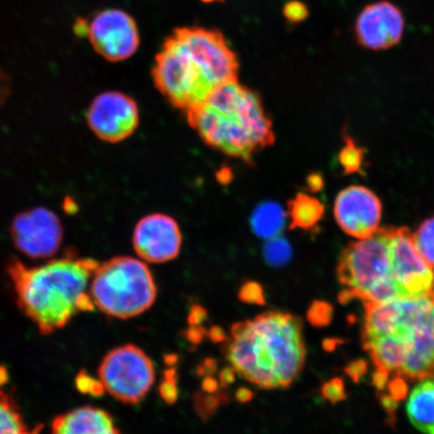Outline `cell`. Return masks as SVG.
<instances>
[{
    "instance_id": "cell-1",
    "label": "cell",
    "mask_w": 434,
    "mask_h": 434,
    "mask_svg": "<svg viewBox=\"0 0 434 434\" xmlns=\"http://www.w3.org/2000/svg\"><path fill=\"white\" fill-rule=\"evenodd\" d=\"M239 61L221 32L189 26L174 30L157 54L155 86L176 108L202 104L218 87L237 80Z\"/></svg>"
},
{
    "instance_id": "cell-2",
    "label": "cell",
    "mask_w": 434,
    "mask_h": 434,
    "mask_svg": "<svg viewBox=\"0 0 434 434\" xmlns=\"http://www.w3.org/2000/svg\"><path fill=\"white\" fill-rule=\"evenodd\" d=\"M226 357L237 375L261 389L290 387L306 362L302 320L268 311L235 323L226 340Z\"/></svg>"
},
{
    "instance_id": "cell-3",
    "label": "cell",
    "mask_w": 434,
    "mask_h": 434,
    "mask_svg": "<svg viewBox=\"0 0 434 434\" xmlns=\"http://www.w3.org/2000/svg\"><path fill=\"white\" fill-rule=\"evenodd\" d=\"M191 126L210 147L244 162L272 145L274 133L256 91L230 80L187 111Z\"/></svg>"
},
{
    "instance_id": "cell-4",
    "label": "cell",
    "mask_w": 434,
    "mask_h": 434,
    "mask_svg": "<svg viewBox=\"0 0 434 434\" xmlns=\"http://www.w3.org/2000/svg\"><path fill=\"white\" fill-rule=\"evenodd\" d=\"M99 263L91 257H78L74 252L34 268L10 259L8 272L17 305L41 335L65 328L78 313V300L86 293Z\"/></svg>"
},
{
    "instance_id": "cell-5",
    "label": "cell",
    "mask_w": 434,
    "mask_h": 434,
    "mask_svg": "<svg viewBox=\"0 0 434 434\" xmlns=\"http://www.w3.org/2000/svg\"><path fill=\"white\" fill-rule=\"evenodd\" d=\"M362 340L386 337L404 350L398 376L422 380L434 376V294L400 296L365 304Z\"/></svg>"
},
{
    "instance_id": "cell-6",
    "label": "cell",
    "mask_w": 434,
    "mask_h": 434,
    "mask_svg": "<svg viewBox=\"0 0 434 434\" xmlns=\"http://www.w3.org/2000/svg\"><path fill=\"white\" fill-rule=\"evenodd\" d=\"M392 226L378 228L372 235L349 244L338 263L340 283L346 287L340 302L361 299L365 304H379L400 298L392 278L390 237Z\"/></svg>"
},
{
    "instance_id": "cell-7",
    "label": "cell",
    "mask_w": 434,
    "mask_h": 434,
    "mask_svg": "<svg viewBox=\"0 0 434 434\" xmlns=\"http://www.w3.org/2000/svg\"><path fill=\"white\" fill-rule=\"evenodd\" d=\"M89 294L105 315L130 319L148 311L157 298L151 270L140 259L116 257L99 263L91 279Z\"/></svg>"
},
{
    "instance_id": "cell-8",
    "label": "cell",
    "mask_w": 434,
    "mask_h": 434,
    "mask_svg": "<svg viewBox=\"0 0 434 434\" xmlns=\"http://www.w3.org/2000/svg\"><path fill=\"white\" fill-rule=\"evenodd\" d=\"M98 375L111 396L129 405L145 398L156 376L152 360L132 344L111 350L102 360Z\"/></svg>"
},
{
    "instance_id": "cell-9",
    "label": "cell",
    "mask_w": 434,
    "mask_h": 434,
    "mask_svg": "<svg viewBox=\"0 0 434 434\" xmlns=\"http://www.w3.org/2000/svg\"><path fill=\"white\" fill-rule=\"evenodd\" d=\"M10 232L15 248L32 259L54 257L64 241L60 217L43 206L17 213L10 224Z\"/></svg>"
},
{
    "instance_id": "cell-10",
    "label": "cell",
    "mask_w": 434,
    "mask_h": 434,
    "mask_svg": "<svg viewBox=\"0 0 434 434\" xmlns=\"http://www.w3.org/2000/svg\"><path fill=\"white\" fill-rule=\"evenodd\" d=\"M87 38L94 51L111 63L128 60L140 45L136 21L117 8L101 10L88 19Z\"/></svg>"
},
{
    "instance_id": "cell-11",
    "label": "cell",
    "mask_w": 434,
    "mask_h": 434,
    "mask_svg": "<svg viewBox=\"0 0 434 434\" xmlns=\"http://www.w3.org/2000/svg\"><path fill=\"white\" fill-rule=\"evenodd\" d=\"M87 123L100 140L119 143L138 128V105L121 91H104L89 105Z\"/></svg>"
},
{
    "instance_id": "cell-12",
    "label": "cell",
    "mask_w": 434,
    "mask_h": 434,
    "mask_svg": "<svg viewBox=\"0 0 434 434\" xmlns=\"http://www.w3.org/2000/svg\"><path fill=\"white\" fill-rule=\"evenodd\" d=\"M392 278L402 296L434 294L433 268L422 259L406 228H392L390 237Z\"/></svg>"
},
{
    "instance_id": "cell-13",
    "label": "cell",
    "mask_w": 434,
    "mask_h": 434,
    "mask_svg": "<svg viewBox=\"0 0 434 434\" xmlns=\"http://www.w3.org/2000/svg\"><path fill=\"white\" fill-rule=\"evenodd\" d=\"M334 215L344 232L355 239H363L378 230L382 205L374 192L353 185L338 194Z\"/></svg>"
},
{
    "instance_id": "cell-14",
    "label": "cell",
    "mask_w": 434,
    "mask_h": 434,
    "mask_svg": "<svg viewBox=\"0 0 434 434\" xmlns=\"http://www.w3.org/2000/svg\"><path fill=\"white\" fill-rule=\"evenodd\" d=\"M181 243L182 235L177 222L162 213L142 218L133 235L135 252L148 263H163L176 259Z\"/></svg>"
},
{
    "instance_id": "cell-15",
    "label": "cell",
    "mask_w": 434,
    "mask_h": 434,
    "mask_svg": "<svg viewBox=\"0 0 434 434\" xmlns=\"http://www.w3.org/2000/svg\"><path fill=\"white\" fill-rule=\"evenodd\" d=\"M404 26V17L396 6L389 1L375 2L358 15L355 36L362 47L381 51L400 41Z\"/></svg>"
},
{
    "instance_id": "cell-16",
    "label": "cell",
    "mask_w": 434,
    "mask_h": 434,
    "mask_svg": "<svg viewBox=\"0 0 434 434\" xmlns=\"http://www.w3.org/2000/svg\"><path fill=\"white\" fill-rule=\"evenodd\" d=\"M52 434H122L106 410L85 406L56 416Z\"/></svg>"
},
{
    "instance_id": "cell-17",
    "label": "cell",
    "mask_w": 434,
    "mask_h": 434,
    "mask_svg": "<svg viewBox=\"0 0 434 434\" xmlns=\"http://www.w3.org/2000/svg\"><path fill=\"white\" fill-rule=\"evenodd\" d=\"M406 413L411 424L420 433L434 434V376L422 379L411 390Z\"/></svg>"
},
{
    "instance_id": "cell-18",
    "label": "cell",
    "mask_w": 434,
    "mask_h": 434,
    "mask_svg": "<svg viewBox=\"0 0 434 434\" xmlns=\"http://www.w3.org/2000/svg\"><path fill=\"white\" fill-rule=\"evenodd\" d=\"M324 210V205L317 198L305 193L296 194L287 208L290 226L292 228L311 230L322 219Z\"/></svg>"
},
{
    "instance_id": "cell-19",
    "label": "cell",
    "mask_w": 434,
    "mask_h": 434,
    "mask_svg": "<svg viewBox=\"0 0 434 434\" xmlns=\"http://www.w3.org/2000/svg\"><path fill=\"white\" fill-rule=\"evenodd\" d=\"M285 210L276 202H263L257 207L252 215V230L263 239L278 237L285 228Z\"/></svg>"
},
{
    "instance_id": "cell-20",
    "label": "cell",
    "mask_w": 434,
    "mask_h": 434,
    "mask_svg": "<svg viewBox=\"0 0 434 434\" xmlns=\"http://www.w3.org/2000/svg\"><path fill=\"white\" fill-rule=\"evenodd\" d=\"M43 424L30 426L17 401L0 387V434H41Z\"/></svg>"
},
{
    "instance_id": "cell-21",
    "label": "cell",
    "mask_w": 434,
    "mask_h": 434,
    "mask_svg": "<svg viewBox=\"0 0 434 434\" xmlns=\"http://www.w3.org/2000/svg\"><path fill=\"white\" fill-rule=\"evenodd\" d=\"M411 237L420 256L434 268V217L424 220Z\"/></svg>"
},
{
    "instance_id": "cell-22",
    "label": "cell",
    "mask_w": 434,
    "mask_h": 434,
    "mask_svg": "<svg viewBox=\"0 0 434 434\" xmlns=\"http://www.w3.org/2000/svg\"><path fill=\"white\" fill-rule=\"evenodd\" d=\"M193 406L200 420H208L218 409L220 405L230 401V395L224 391L206 393V392H196L193 395Z\"/></svg>"
},
{
    "instance_id": "cell-23",
    "label": "cell",
    "mask_w": 434,
    "mask_h": 434,
    "mask_svg": "<svg viewBox=\"0 0 434 434\" xmlns=\"http://www.w3.org/2000/svg\"><path fill=\"white\" fill-rule=\"evenodd\" d=\"M363 150L350 136L345 137V146L339 155L340 163L346 174L356 173L363 164Z\"/></svg>"
},
{
    "instance_id": "cell-24",
    "label": "cell",
    "mask_w": 434,
    "mask_h": 434,
    "mask_svg": "<svg viewBox=\"0 0 434 434\" xmlns=\"http://www.w3.org/2000/svg\"><path fill=\"white\" fill-rule=\"evenodd\" d=\"M291 246L283 239H268L265 248V257L268 263L274 265H281L287 263L291 257Z\"/></svg>"
},
{
    "instance_id": "cell-25",
    "label": "cell",
    "mask_w": 434,
    "mask_h": 434,
    "mask_svg": "<svg viewBox=\"0 0 434 434\" xmlns=\"http://www.w3.org/2000/svg\"><path fill=\"white\" fill-rule=\"evenodd\" d=\"M333 313L332 305L324 301H315L307 310V318L316 328H323L330 324Z\"/></svg>"
},
{
    "instance_id": "cell-26",
    "label": "cell",
    "mask_w": 434,
    "mask_h": 434,
    "mask_svg": "<svg viewBox=\"0 0 434 434\" xmlns=\"http://www.w3.org/2000/svg\"><path fill=\"white\" fill-rule=\"evenodd\" d=\"M76 387L82 394H88L94 397H100L106 392L100 379L94 378L85 370H80L76 377Z\"/></svg>"
},
{
    "instance_id": "cell-27",
    "label": "cell",
    "mask_w": 434,
    "mask_h": 434,
    "mask_svg": "<svg viewBox=\"0 0 434 434\" xmlns=\"http://www.w3.org/2000/svg\"><path fill=\"white\" fill-rule=\"evenodd\" d=\"M159 393L167 404H174L177 401V372L175 369L165 371L164 379L159 386Z\"/></svg>"
},
{
    "instance_id": "cell-28",
    "label": "cell",
    "mask_w": 434,
    "mask_h": 434,
    "mask_svg": "<svg viewBox=\"0 0 434 434\" xmlns=\"http://www.w3.org/2000/svg\"><path fill=\"white\" fill-rule=\"evenodd\" d=\"M239 298L241 302L248 305L263 306L265 304L263 287L256 281H248L243 283V287L239 290Z\"/></svg>"
},
{
    "instance_id": "cell-29",
    "label": "cell",
    "mask_w": 434,
    "mask_h": 434,
    "mask_svg": "<svg viewBox=\"0 0 434 434\" xmlns=\"http://www.w3.org/2000/svg\"><path fill=\"white\" fill-rule=\"evenodd\" d=\"M321 393L324 399L331 403H338L345 400L346 390L345 384L341 378H333L323 384Z\"/></svg>"
},
{
    "instance_id": "cell-30",
    "label": "cell",
    "mask_w": 434,
    "mask_h": 434,
    "mask_svg": "<svg viewBox=\"0 0 434 434\" xmlns=\"http://www.w3.org/2000/svg\"><path fill=\"white\" fill-rule=\"evenodd\" d=\"M283 14L287 21L293 23H299L305 21L307 17V8L303 2L289 1L283 8Z\"/></svg>"
},
{
    "instance_id": "cell-31",
    "label": "cell",
    "mask_w": 434,
    "mask_h": 434,
    "mask_svg": "<svg viewBox=\"0 0 434 434\" xmlns=\"http://www.w3.org/2000/svg\"><path fill=\"white\" fill-rule=\"evenodd\" d=\"M388 394H390L394 399L400 402L406 397L409 393V386L405 382V378L396 375L395 378L390 380L387 384Z\"/></svg>"
},
{
    "instance_id": "cell-32",
    "label": "cell",
    "mask_w": 434,
    "mask_h": 434,
    "mask_svg": "<svg viewBox=\"0 0 434 434\" xmlns=\"http://www.w3.org/2000/svg\"><path fill=\"white\" fill-rule=\"evenodd\" d=\"M368 365L364 360H356L351 362L345 368L346 374L355 382H358L360 378L364 376L367 372Z\"/></svg>"
},
{
    "instance_id": "cell-33",
    "label": "cell",
    "mask_w": 434,
    "mask_h": 434,
    "mask_svg": "<svg viewBox=\"0 0 434 434\" xmlns=\"http://www.w3.org/2000/svg\"><path fill=\"white\" fill-rule=\"evenodd\" d=\"M207 318V311L200 305H193L189 312L188 321L189 326H202Z\"/></svg>"
},
{
    "instance_id": "cell-34",
    "label": "cell",
    "mask_w": 434,
    "mask_h": 434,
    "mask_svg": "<svg viewBox=\"0 0 434 434\" xmlns=\"http://www.w3.org/2000/svg\"><path fill=\"white\" fill-rule=\"evenodd\" d=\"M206 335L207 331L202 326H189L185 331V338L193 345H199Z\"/></svg>"
},
{
    "instance_id": "cell-35",
    "label": "cell",
    "mask_w": 434,
    "mask_h": 434,
    "mask_svg": "<svg viewBox=\"0 0 434 434\" xmlns=\"http://www.w3.org/2000/svg\"><path fill=\"white\" fill-rule=\"evenodd\" d=\"M10 75L3 69H0V106L6 102L10 94Z\"/></svg>"
},
{
    "instance_id": "cell-36",
    "label": "cell",
    "mask_w": 434,
    "mask_h": 434,
    "mask_svg": "<svg viewBox=\"0 0 434 434\" xmlns=\"http://www.w3.org/2000/svg\"><path fill=\"white\" fill-rule=\"evenodd\" d=\"M380 402L383 409L387 412L390 420H393L394 417H395V412L397 406H398L399 401L394 399L390 394L384 393L382 395H380Z\"/></svg>"
},
{
    "instance_id": "cell-37",
    "label": "cell",
    "mask_w": 434,
    "mask_h": 434,
    "mask_svg": "<svg viewBox=\"0 0 434 434\" xmlns=\"http://www.w3.org/2000/svg\"><path fill=\"white\" fill-rule=\"evenodd\" d=\"M389 375L390 373L387 372V371L376 368V371H375L374 375H373V384H374L376 389H378L379 391H382V390L387 387L388 381H389Z\"/></svg>"
},
{
    "instance_id": "cell-38",
    "label": "cell",
    "mask_w": 434,
    "mask_h": 434,
    "mask_svg": "<svg viewBox=\"0 0 434 434\" xmlns=\"http://www.w3.org/2000/svg\"><path fill=\"white\" fill-rule=\"evenodd\" d=\"M217 364L215 360L206 359L204 362L200 363V365L197 367V373L199 376L206 377L211 376L217 372Z\"/></svg>"
},
{
    "instance_id": "cell-39",
    "label": "cell",
    "mask_w": 434,
    "mask_h": 434,
    "mask_svg": "<svg viewBox=\"0 0 434 434\" xmlns=\"http://www.w3.org/2000/svg\"><path fill=\"white\" fill-rule=\"evenodd\" d=\"M235 375H237V372L231 366L222 369L221 372L219 373V378H218L219 386H221L222 388L228 387L230 384L235 382Z\"/></svg>"
},
{
    "instance_id": "cell-40",
    "label": "cell",
    "mask_w": 434,
    "mask_h": 434,
    "mask_svg": "<svg viewBox=\"0 0 434 434\" xmlns=\"http://www.w3.org/2000/svg\"><path fill=\"white\" fill-rule=\"evenodd\" d=\"M207 336H208L209 339L215 342V343H222V342L228 340V336H226V332H224L221 327H211L209 331H207Z\"/></svg>"
},
{
    "instance_id": "cell-41",
    "label": "cell",
    "mask_w": 434,
    "mask_h": 434,
    "mask_svg": "<svg viewBox=\"0 0 434 434\" xmlns=\"http://www.w3.org/2000/svg\"><path fill=\"white\" fill-rule=\"evenodd\" d=\"M74 32L78 38H87V32H88V19L80 17L75 21L74 25Z\"/></svg>"
},
{
    "instance_id": "cell-42",
    "label": "cell",
    "mask_w": 434,
    "mask_h": 434,
    "mask_svg": "<svg viewBox=\"0 0 434 434\" xmlns=\"http://www.w3.org/2000/svg\"><path fill=\"white\" fill-rule=\"evenodd\" d=\"M218 390H219V382L217 379L213 378V376L204 377L202 381V391L206 393H215Z\"/></svg>"
},
{
    "instance_id": "cell-43",
    "label": "cell",
    "mask_w": 434,
    "mask_h": 434,
    "mask_svg": "<svg viewBox=\"0 0 434 434\" xmlns=\"http://www.w3.org/2000/svg\"><path fill=\"white\" fill-rule=\"evenodd\" d=\"M235 398L239 402L248 403L254 398V392L246 387H241L235 392Z\"/></svg>"
},
{
    "instance_id": "cell-44",
    "label": "cell",
    "mask_w": 434,
    "mask_h": 434,
    "mask_svg": "<svg viewBox=\"0 0 434 434\" xmlns=\"http://www.w3.org/2000/svg\"><path fill=\"white\" fill-rule=\"evenodd\" d=\"M8 382V371L4 366H0V387Z\"/></svg>"
},
{
    "instance_id": "cell-45",
    "label": "cell",
    "mask_w": 434,
    "mask_h": 434,
    "mask_svg": "<svg viewBox=\"0 0 434 434\" xmlns=\"http://www.w3.org/2000/svg\"><path fill=\"white\" fill-rule=\"evenodd\" d=\"M337 344H338L337 340H335V339L326 340V341L324 342V345H323V347H324L325 350L328 351V352H330V351L334 350V348H335V347L337 346Z\"/></svg>"
},
{
    "instance_id": "cell-46",
    "label": "cell",
    "mask_w": 434,
    "mask_h": 434,
    "mask_svg": "<svg viewBox=\"0 0 434 434\" xmlns=\"http://www.w3.org/2000/svg\"><path fill=\"white\" fill-rule=\"evenodd\" d=\"M177 360H178V357L176 356V355H174V354L167 355V356L165 357V363H166L167 365L172 366L173 365V364H175L176 362H177Z\"/></svg>"
},
{
    "instance_id": "cell-47",
    "label": "cell",
    "mask_w": 434,
    "mask_h": 434,
    "mask_svg": "<svg viewBox=\"0 0 434 434\" xmlns=\"http://www.w3.org/2000/svg\"><path fill=\"white\" fill-rule=\"evenodd\" d=\"M204 1L211 2V1H215V0H204Z\"/></svg>"
}]
</instances>
